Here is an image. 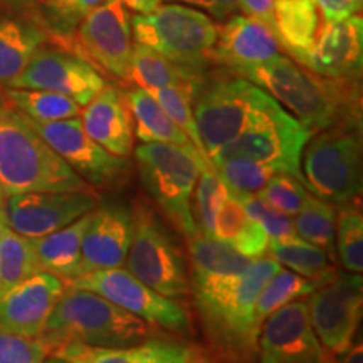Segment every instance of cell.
Masks as SVG:
<instances>
[{"instance_id": "23", "label": "cell", "mask_w": 363, "mask_h": 363, "mask_svg": "<svg viewBox=\"0 0 363 363\" xmlns=\"http://www.w3.org/2000/svg\"><path fill=\"white\" fill-rule=\"evenodd\" d=\"M49 43L44 27L30 19L0 11V86H9L40 45Z\"/></svg>"}, {"instance_id": "26", "label": "cell", "mask_w": 363, "mask_h": 363, "mask_svg": "<svg viewBox=\"0 0 363 363\" xmlns=\"http://www.w3.org/2000/svg\"><path fill=\"white\" fill-rule=\"evenodd\" d=\"M130 83L147 91L174 86H192L197 88L202 83L201 71L190 69L172 61L163 54L153 51L143 44H135L131 49L130 67L126 72Z\"/></svg>"}, {"instance_id": "54", "label": "cell", "mask_w": 363, "mask_h": 363, "mask_svg": "<svg viewBox=\"0 0 363 363\" xmlns=\"http://www.w3.org/2000/svg\"><path fill=\"white\" fill-rule=\"evenodd\" d=\"M44 363H67V362L61 360V358H57V357H48V358H45Z\"/></svg>"}, {"instance_id": "13", "label": "cell", "mask_w": 363, "mask_h": 363, "mask_svg": "<svg viewBox=\"0 0 363 363\" xmlns=\"http://www.w3.org/2000/svg\"><path fill=\"white\" fill-rule=\"evenodd\" d=\"M29 123L89 187L110 189L126 180L130 165L126 158L111 155L89 138L79 116L49 123L29 120Z\"/></svg>"}, {"instance_id": "45", "label": "cell", "mask_w": 363, "mask_h": 363, "mask_svg": "<svg viewBox=\"0 0 363 363\" xmlns=\"http://www.w3.org/2000/svg\"><path fill=\"white\" fill-rule=\"evenodd\" d=\"M240 11L246 16L264 22L274 30V4L276 0H239Z\"/></svg>"}, {"instance_id": "30", "label": "cell", "mask_w": 363, "mask_h": 363, "mask_svg": "<svg viewBox=\"0 0 363 363\" xmlns=\"http://www.w3.org/2000/svg\"><path fill=\"white\" fill-rule=\"evenodd\" d=\"M190 278H208V276L238 274L251 264L252 259L242 256L239 251L216 239L214 235L194 234L187 238Z\"/></svg>"}, {"instance_id": "22", "label": "cell", "mask_w": 363, "mask_h": 363, "mask_svg": "<svg viewBox=\"0 0 363 363\" xmlns=\"http://www.w3.org/2000/svg\"><path fill=\"white\" fill-rule=\"evenodd\" d=\"M79 118L89 138L111 155L126 158L133 152V118L125 94L115 86H104L81 108Z\"/></svg>"}, {"instance_id": "18", "label": "cell", "mask_w": 363, "mask_h": 363, "mask_svg": "<svg viewBox=\"0 0 363 363\" xmlns=\"http://www.w3.org/2000/svg\"><path fill=\"white\" fill-rule=\"evenodd\" d=\"M135 229L133 208L120 202L98 206L91 214L81 247V276L123 267Z\"/></svg>"}, {"instance_id": "27", "label": "cell", "mask_w": 363, "mask_h": 363, "mask_svg": "<svg viewBox=\"0 0 363 363\" xmlns=\"http://www.w3.org/2000/svg\"><path fill=\"white\" fill-rule=\"evenodd\" d=\"M179 342L172 340H145L125 348L91 347L84 343H62L52 348L51 355L67 363H155L170 355Z\"/></svg>"}, {"instance_id": "49", "label": "cell", "mask_w": 363, "mask_h": 363, "mask_svg": "<svg viewBox=\"0 0 363 363\" xmlns=\"http://www.w3.org/2000/svg\"><path fill=\"white\" fill-rule=\"evenodd\" d=\"M106 2V0H74V9L76 13H78L79 19H83L84 16H88L91 11L101 6V4Z\"/></svg>"}, {"instance_id": "37", "label": "cell", "mask_w": 363, "mask_h": 363, "mask_svg": "<svg viewBox=\"0 0 363 363\" xmlns=\"http://www.w3.org/2000/svg\"><path fill=\"white\" fill-rule=\"evenodd\" d=\"M211 167L234 195L259 194L271 177L278 174L271 167L246 158H225V160L211 162Z\"/></svg>"}, {"instance_id": "38", "label": "cell", "mask_w": 363, "mask_h": 363, "mask_svg": "<svg viewBox=\"0 0 363 363\" xmlns=\"http://www.w3.org/2000/svg\"><path fill=\"white\" fill-rule=\"evenodd\" d=\"M229 194L230 190L212 170L211 163L203 165L201 174H199L192 201V212L199 233L212 235L217 212H219L225 199L229 197Z\"/></svg>"}, {"instance_id": "46", "label": "cell", "mask_w": 363, "mask_h": 363, "mask_svg": "<svg viewBox=\"0 0 363 363\" xmlns=\"http://www.w3.org/2000/svg\"><path fill=\"white\" fill-rule=\"evenodd\" d=\"M155 363H208V360L197 350V348L185 343H179L170 355H167L165 358H162L160 362Z\"/></svg>"}, {"instance_id": "11", "label": "cell", "mask_w": 363, "mask_h": 363, "mask_svg": "<svg viewBox=\"0 0 363 363\" xmlns=\"http://www.w3.org/2000/svg\"><path fill=\"white\" fill-rule=\"evenodd\" d=\"M66 288L96 293L150 326L157 325L179 335L190 331L189 311L179 305L177 299L157 293L155 289L136 279L125 267L91 271L72 279L66 284Z\"/></svg>"}, {"instance_id": "53", "label": "cell", "mask_w": 363, "mask_h": 363, "mask_svg": "<svg viewBox=\"0 0 363 363\" xmlns=\"http://www.w3.org/2000/svg\"><path fill=\"white\" fill-rule=\"evenodd\" d=\"M318 363H338V362H337V358H335L333 353H330V352H325V355L321 357V360L318 362Z\"/></svg>"}, {"instance_id": "24", "label": "cell", "mask_w": 363, "mask_h": 363, "mask_svg": "<svg viewBox=\"0 0 363 363\" xmlns=\"http://www.w3.org/2000/svg\"><path fill=\"white\" fill-rule=\"evenodd\" d=\"M93 211L69 225L43 238L30 239L40 269L51 272L65 283L81 276V247Z\"/></svg>"}, {"instance_id": "25", "label": "cell", "mask_w": 363, "mask_h": 363, "mask_svg": "<svg viewBox=\"0 0 363 363\" xmlns=\"http://www.w3.org/2000/svg\"><path fill=\"white\" fill-rule=\"evenodd\" d=\"M320 29V13L315 0H276L274 33L281 48L305 67L308 54Z\"/></svg>"}, {"instance_id": "48", "label": "cell", "mask_w": 363, "mask_h": 363, "mask_svg": "<svg viewBox=\"0 0 363 363\" xmlns=\"http://www.w3.org/2000/svg\"><path fill=\"white\" fill-rule=\"evenodd\" d=\"M120 2L136 13H150L162 6V0H120Z\"/></svg>"}, {"instance_id": "34", "label": "cell", "mask_w": 363, "mask_h": 363, "mask_svg": "<svg viewBox=\"0 0 363 363\" xmlns=\"http://www.w3.org/2000/svg\"><path fill=\"white\" fill-rule=\"evenodd\" d=\"M316 286L318 283H315V281L303 278L296 272L281 267L276 274H272L266 281L259 294H257L256 306H254V318L261 325L271 313L279 310L281 306L310 296L316 289Z\"/></svg>"}, {"instance_id": "40", "label": "cell", "mask_w": 363, "mask_h": 363, "mask_svg": "<svg viewBox=\"0 0 363 363\" xmlns=\"http://www.w3.org/2000/svg\"><path fill=\"white\" fill-rule=\"evenodd\" d=\"M257 195L264 199L271 207L278 208L279 212H283L286 216L294 217L305 207L308 197L311 194L306 189V185L296 179V177L278 172V174L271 177L266 187Z\"/></svg>"}, {"instance_id": "6", "label": "cell", "mask_w": 363, "mask_h": 363, "mask_svg": "<svg viewBox=\"0 0 363 363\" xmlns=\"http://www.w3.org/2000/svg\"><path fill=\"white\" fill-rule=\"evenodd\" d=\"M276 103L264 89L242 76L211 83L202 79L195 89L192 108L207 157L233 142Z\"/></svg>"}, {"instance_id": "1", "label": "cell", "mask_w": 363, "mask_h": 363, "mask_svg": "<svg viewBox=\"0 0 363 363\" xmlns=\"http://www.w3.org/2000/svg\"><path fill=\"white\" fill-rule=\"evenodd\" d=\"M281 267L279 262L264 256L252 259L238 274L190 278L203 330L222 353L247 357L256 350L261 328L254 318L257 294Z\"/></svg>"}, {"instance_id": "19", "label": "cell", "mask_w": 363, "mask_h": 363, "mask_svg": "<svg viewBox=\"0 0 363 363\" xmlns=\"http://www.w3.org/2000/svg\"><path fill=\"white\" fill-rule=\"evenodd\" d=\"M66 283L48 271H39L9 291L0 301V331L38 338L62 296Z\"/></svg>"}, {"instance_id": "16", "label": "cell", "mask_w": 363, "mask_h": 363, "mask_svg": "<svg viewBox=\"0 0 363 363\" xmlns=\"http://www.w3.org/2000/svg\"><path fill=\"white\" fill-rule=\"evenodd\" d=\"M98 207L93 192H24L6 199L9 229L27 239L43 238Z\"/></svg>"}, {"instance_id": "33", "label": "cell", "mask_w": 363, "mask_h": 363, "mask_svg": "<svg viewBox=\"0 0 363 363\" xmlns=\"http://www.w3.org/2000/svg\"><path fill=\"white\" fill-rule=\"evenodd\" d=\"M40 269L33 242L9 229L0 239V301L16 286Z\"/></svg>"}, {"instance_id": "35", "label": "cell", "mask_w": 363, "mask_h": 363, "mask_svg": "<svg viewBox=\"0 0 363 363\" xmlns=\"http://www.w3.org/2000/svg\"><path fill=\"white\" fill-rule=\"evenodd\" d=\"M293 224L298 238L321 247L330 256L333 254L337 211L330 202L311 194L305 207L294 216Z\"/></svg>"}, {"instance_id": "20", "label": "cell", "mask_w": 363, "mask_h": 363, "mask_svg": "<svg viewBox=\"0 0 363 363\" xmlns=\"http://www.w3.org/2000/svg\"><path fill=\"white\" fill-rule=\"evenodd\" d=\"M362 65L363 19L353 16L342 22H326L318 29L305 67L321 78L358 81Z\"/></svg>"}, {"instance_id": "41", "label": "cell", "mask_w": 363, "mask_h": 363, "mask_svg": "<svg viewBox=\"0 0 363 363\" xmlns=\"http://www.w3.org/2000/svg\"><path fill=\"white\" fill-rule=\"evenodd\" d=\"M242 203L244 211L259 224L264 233L267 234L269 240H286L296 238V230H294L293 217L283 214L278 208L271 207L264 199L259 195H235Z\"/></svg>"}, {"instance_id": "12", "label": "cell", "mask_w": 363, "mask_h": 363, "mask_svg": "<svg viewBox=\"0 0 363 363\" xmlns=\"http://www.w3.org/2000/svg\"><path fill=\"white\" fill-rule=\"evenodd\" d=\"M363 305V281L357 272H335L310 294L308 310L318 340L333 355L353 345Z\"/></svg>"}, {"instance_id": "43", "label": "cell", "mask_w": 363, "mask_h": 363, "mask_svg": "<svg viewBox=\"0 0 363 363\" xmlns=\"http://www.w3.org/2000/svg\"><path fill=\"white\" fill-rule=\"evenodd\" d=\"M318 13L326 22H342L360 13L363 0H315Z\"/></svg>"}, {"instance_id": "2", "label": "cell", "mask_w": 363, "mask_h": 363, "mask_svg": "<svg viewBox=\"0 0 363 363\" xmlns=\"http://www.w3.org/2000/svg\"><path fill=\"white\" fill-rule=\"evenodd\" d=\"M235 72L264 89L313 135L335 125H357V81L321 78L281 54Z\"/></svg>"}, {"instance_id": "15", "label": "cell", "mask_w": 363, "mask_h": 363, "mask_svg": "<svg viewBox=\"0 0 363 363\" xmlns=\"http://www.w3.org/2000/svg\"><path fill=\"white\" fill-rule=\"evenodd\" d=\"M106 83L88 59L59 45H40L21 74L6 88L44 89L74 99L81 108Z\"/></svg>"}, {"instance_id": "7", "label": "cell", "mask_w": 363, "mask_h": 363, "mask_svg": "<svg viewBox=\"0 0 363 363\" xmlns=\"http://www.w3.org/2000/svg\"><path fill=\"white\" fill-rule=\"evenodd\" d=\"M303 184L330 203L362 194V140L357 125H335L308 140L301 157Z\"/></svg>"}, {"instance_id": "17", "label": "cell", "mask_w": 363, "mask_h": 363, "mask_svg": "<svg viewBox=\"0 0 363 363\" xmlns=\"http://www.w3.org/2000/svg\"><path fill=\"white\" fill-rule=\"evenodd\" d=\"M257 347L261 363H318L325 355L303 299L281 306L262 321Z\"/></svg>"}, {"instance_id": "39", "label": "cell", "mask_w": 363, "mask_h": 363, "mask_svg": "<svg viewBox=\"0 0 363 363\" xmlns=\"http://www.w3.org/2000/svg\"><path fill=\"white\" fill-rule=\"evenodd\" d=\"M195 89L197 88H192V86H174V88L153 89L148 91V93L157 99L158 104L165 110L167 115L172 118V121L189 136L190 142H192L194 147L197 148V152L208 160L206 148H203L201 136H199L197 123H195L194 118L192 103Z\"/></svg>"}, {"instance_id": "21", "label": "cell", "mask_w": 363, "mask_h": 363, "mask_svg": "<svg viewBox=\"0 0 363 363\" xmlns=\"http://www.w3.org/2000/svg\"><path fill=\"white\" fill-rule=\"evenodd\" d=\"M281 44L274 30L251 16H235L217 27V43L212 61L239 71L262 65L281 54Z\"/></svg>"}, {"instance_id": "51", "label": "cell", "mask_w": 363, "mask_h": 363, "mask_svg": "<svg viewBox=\"0 0 363 363\" xmlns=\"http://www.w3.org/2000/svg\"><path fill=\"white\" fill-rule=\"evenodd\" d=\"M6 199H7V194L4 192L2 187H0V239H2L9 230L7 217H6Z\"/></svg>"}, {"instance_id": "31", "label": "cell", "mask_w": 363, "mask_h": 363, "mask_svg": "<svg viewBox=\"0 0 363 363\" xmlns=\"http://www.w3.org/2000/svg\"><path fill=\"white\" fill-rule=\"evenodd\" d=\"M266 254L283 267H288L289 271L318 284L330 279L337 272L331 267V256L328 252L315 244L306 242L298 235L286 240H269Z\"/></svg>"}, {"instance_id": "14", "label": "cell", "mask_w": 363, "mask_h": 363, "mask_svg": "<svg viewBox=\"0 0 363 363\" xmlns=\"http://www.w3.org/2000/svg\"><path fill=\"white\" fill-rule=\"evenodd\" d=\"M65 49L79 54L94 67L126 79L131 59V21L120 0H106L84 16Z\"/></svg>"}, {"instance_id": "32", "label": "cell", "mask_w": 363, "mask_h": 363, "mask_svg": "<svg viewBox=\"0 0 363 363\" xmlns=\"http://www.w3.org/2000/svg\"><path fill=\"white\" fill-rule=\"evenodd\" d=\"M2 91L9 101L33 121L49 123L81 115L79 104L65 94L26 88H4Z\"/></svg>"}, {"instance_id": "36", "label": "cell", "mask_w": 363, "mask_h": 363, "mask_svg": "<svg viewBox=\"0 0 363 363\" xmlns=\"http://www.w3.org/2000/svg\"><path fill=\"white\" fill-rule=\"evenodd\" d=\"M335 247L343 269L362 274L363 271V217L353 202L342 203L337 212Z\"/></svg>"}, {"instance_id": "47", "label": "cell", "mask_w": 363, "mask_h": 363, "mask_svg": "<svg viewBox=\"0 0 363 363\" xmlns=\"http://www.w3.org/2000/svg\"><path fill=\"white\" fill-rule=\"evenodd\" d=\"M240 11L239 0H217L214 12L211 13L216 21L224 22L229 19V17L235 16Z\"/></svg>"}, {"instance_id": "52", "label": "cell", "mask_w": 363, "mask_h": 363, "mask_svg": "<svg viewBox=\"0 0 363 363\" xmlns=\"http://www.w3.org/2000/svg\"><path fill=\"white\" fill-rule=\"evenodd\" d=\"M169 2L187 4V6L203 9V11H207V12H211V13H212V12H214V9H216L217 0H169Z\"/></svg>"}, {"instance_id": "5", "label": "cell", "mask_w": 363, "mask_h": 363, "mask_svg": "<svg viewBox=\"0 0 363 363\" xmlns=\"http://www.w3.org/2000/svg\"><path fill=\"white\" fill-rule=\"evenodd\" d=\"M140 182L153 202L185 238L197 234L192 201L199 174L208 165L194 147L140 143L135 150Z\"/></svg>"}, {"instance_id": "29", "label": "cell", "mask_w": 363, "mask_h": 363, "mask_svg": "<svg viewBox=\"0 0 363 363\" xmlns=\"http://www.w3.org/2000/svg\"><path fill=\"white\" fill-rule=\"evenodd\" d=\"M123 94L135 121V135L140 142L172 143L187 148L194 147L189 136L172 121V118L147 89L136 86Z\"/></svg>"}, {"instance_id": "42", "label": "cell", "mask_w": 363, "mask_h": 363, "mask_svg": "<svg viewBox=\"0 0 363 363\" xmlns=\"http://www.w3.org/2000/svg\"><path fill=\"white\" fill-rule=\"evenodd\" d=\"M51 348L43 338L0 331V363H44Z\"/></svg>"}, {"instance_id": "9", "label": "cell", "mask_w": 363, "mask_h": 363, "mask_svg": "<svg viewBox=\"0 0 363 363\" xmlns=\"http://www.w3.org/2000/svg\"><path fill=\"white\" fill-rule=\"evenodd\" d=\"M311 136L313 131L308 126L276 103L233 142L217 150L208 163L225 158H246L303 182L301 157Z\"/></svg>"}, {"instance_id": "10", "label": "cell", "mask_w": 363, "mask_h": 363, "mask_svg": "<svg viewBox=\"0 0 363 363\" xmlns=\"http://www.w3.org/2000/svg\"><path fill=\"white\" fill-rule=\"evenodd\" d=\"M133 216L135 229L125 269L163 296L172 299L187 296L190 291L187 266L174 239L142 203L133 208Z\"/></svg>"}, {"instance_id": "4", "label": "cell", "mask_w": 363, "mask_h": 363, "mask_svg": "<svg viewBox=\"0 0 363 363\" xmlns=\"http://www.w3.org/2000/svg\"><path fill=\"white\" fill-rule=\"evenodd\" d=\"M39 338L51 350L69 342L125 348L148 340L150 325L96 293L66 288Z\"/></svg>"}, {"instance_id": "3", "label": "cell", "mask_w": 363, "mask_h": 363, "mask_svg": "<svg viewBox=\"0 0 363 363\" xmlns=\"http://www.w3.org/2000/svg\"><path fill=\"white\" fill-rule=\"evenodd\" d=\"M0 187L24 192H89L91 187L40 138L0 88Z\"/></svg>"}, {"instance_id": "28", "label": "cell", "mask_w": 363, "mask_h": 363, "mask_svg": "<svg viewBox=\"0 0 363 363\" xmlns=\"http://www.w3.org/2000/svg\"><path fill=\"white\" fill-rule=\"evenodd\" d=\"M212 235L230 244L235 251L249 259L266 256L269 238L256 220L247 216L242 203L234 194H229L216 216Z\"/></svg>"}, {"instance_id": "44", "label": "cell", "mask_w": 363, "mask_h": 363, "mask_svg": "<svg viewBox=\"0 0 363 363\" xmlns=\"http://www.w3.org/2000/svg\"><path fill=\"white\" fill-rule=\"evenodd\" d=\"M0 11H6L11 13H17V16L30 19L35 24L44 27L48 30V24H45L44 12L40 9L38 0H0ZM49 34V33H48Z\"/></svg>"}, {"instance_id": "50", "label": "cell", "mask_w": 363, "mask_h": 363, "mask_svg": "<svg viewBox=\"0 0 363 363\" xmlns=\"http://www.w3.org/2000/svg\"><path fill=\"white\" fill-rule=\"evenodd\" d=\"M342 362L340 363H363V350L362 343L352 345L347 352L342 355Z\"/></svg>"}, {"instance_id": "8", "label": "cell", "mask_w": 363, "mask_h": 363, "mask_svg": "<svg viewBox=\"0 0 363 363\" xmlns=\"http://www.w3.org/2000/svg\"><path fill=\"white\" fill-rule=\"evenodd\" d=\"M136 44H143L172 61L201 71L212 62L217 43L216 22L197 9L167 4L131 19Z\"/></svg>"}]
</instances>
